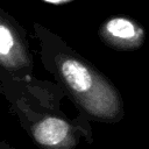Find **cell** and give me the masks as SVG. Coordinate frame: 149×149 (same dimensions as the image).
<instances>
[{
    "instance_id": "obj_1",
    "label": "cell",
    "mask_w": 149,
    "mask_h": 149,
    "mask_svg": "<svg viewBox=\"0 0 149 149\" xmlns=\"http://www.w3.org/2000/svg\"><path fill=\"white\" fill-rule=\"evenodd\" d=\"M101 35L109 43L123 48L137 47L144 38L143 29L135 21L123 16L108 19L101 27Z\"/></svg>"
},
{
    "instance_id": "obj_2",
    "label": "cell",
    "mask_w": 149,
    "mask_h": 149,
    "mask_svg": "<svg viewBox=\"0 0 149 149\" xmlns=\"http://www.w3.org/2000/svg\"><path fill=\"white\" fill-rule=\"evenodd\" d=\"M61 71L66 84L77 93H84L92 86V74L88 69L77 59L65 58L61 64Z\"/></svg>"
},
{
    "instance_id": "obj_3",
    "label": "cell",
    "mask_w": 149,
    "mask_h": 149,
    "mask_svg": "<svg viewBox=\"0 0 149 149\" xmlns=\"http://www.w3.org/2000/svg\"><path fill=\"white\" fill-rule=\"evenodd\" d=\"M69 129V125L64 120L48 118L34 128V137L43 146H56L66 137Z\"/></svg>"
},
{
    "instance_id": "obj_4",
    "label": "cell",
    "mask_w": 149,
    "mask_h": 149,
    "mask_svg": "<svg viewBox=\"0 0 149 149\" xmlns=\"http://www.w3.org/2000/svg\"><path fill=\"white\" fill-rule=\"evenodd\" d=\"M20 50L21 45L14 24L0 9V57H8Z\"/></svg>"
},
{
    "instance_id": "obj_5",
    "label": "cell",
    "mask_w": 149,
    "mask_h": 149,
    "mask_svg": "<svg viewBox=\"0 0 149 149\" xmlns=\"http://www.w3.org/2000/svg\"><path fill=\"white\" fill-rule=\"evenodd\" d=\"M47 3H51V5H64V3H68L70 1H73V0H42Z\"/></svg>"
}]
</instances>
